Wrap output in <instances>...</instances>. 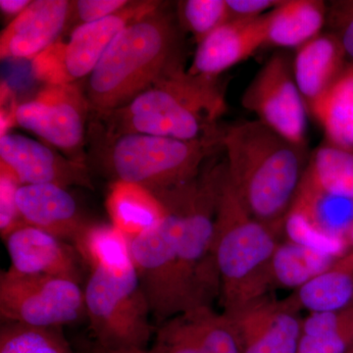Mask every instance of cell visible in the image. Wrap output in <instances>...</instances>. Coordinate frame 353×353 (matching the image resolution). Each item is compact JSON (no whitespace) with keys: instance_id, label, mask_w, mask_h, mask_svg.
<instances>
[{"instance_id":"ac0fdd59","label":"cell","mask_w":353,"mask_h":353,"mask_svg":"<svg viewBox=\"0 0 353 353\" xmlns=\"http://www.w3.org/2000/svg\"><path fill=\"white\" fill-rule=\"evenodd\" d=\"M71 1L36 0L0 37L1 58L34 59L63 36L68 25Z\"/></svg>"},{"instance_id":"44dd1931","label":"cell","mask_w":353,"mask_h":353,"mask_svg":"<svg viewBox=\"0 0 353 353\" xmlns=\"http://www.w3.org/2000/svg\"><path fill=\"white\" fill-rule=\"evenodd\" d=\"M327 18L321 0H282L267 14L266 44L297 50L322 34Z\"/></svg>"},{"instance_id":"83f0119b","label":"cell","mask_w":353,"mask_h":353,"mask_svg":"<svg viewBox=\"0 0 353 353\" xmlns=\"http://www.w3.org/2000/svg\"><path fill=\"white\" fill-rule=\"evenodd\" d=\"M0 353H73L58 329L34 328L4 323Z\"/></svg>"},{"instance_id":"7c38bea8","label":"cell","mask_w":353,"mask_h":353,"mask_svg":"<svg viewBox=\"0 0 353 353\" xmlns=\"http://www.w3.org/2000/svg\"><path fill=\"white\" fill-rule=\"evenodd\" d=\"M241 104L257 119L294 145L306 148L307 114L292 72V58L272 55L245 88Z\"/></svg>"},{"instance_id":"cb8c5ba5","label":"cell","mask_w":353,"mask_h":353,"mask_svg":"<svg viewBox=\"0 0 353 353\" xmlns=\"http://www.w3.org/2000/svg\"><path fill=\"white\" fill-rule=\"evenodd\" d=\"M290 210L303 215L321 233L347 243L353 227V199L327 194L303 180Z\"/></svg>"},{"instance_id":"7402d4cb","label":"cell","mask_w":353,"mask_h":353,"mask_svg":"<svg viewBox=\"0 0 353 353\" xmlns=\"http://www.w3.org/2000/svg\"><path fill=\"white\" fill-rule=\"evenodd\" d=\"M299 309L310 313L341 310L353 303V250L290 297Z\"/></svg>"},{"instance_id":"74e56055","label":"cell","mask_w":353,"mask_h":353,"mask_svg":"<svg viewBox=\"0 0 353 353\" xmlns=\"http://www.w3.org/2000/svg\"><path fill=\"white\" fill-rule=\"evenodd\" d=\"M347 243L348 245L353 246V227L352 231H350V234H348Z\"/></svg>"},{"instance_id":"277c9868","label":"cell","mask_w":353,"mask_h":353,"mask_svg":"<svg viewBox=\"0 0 353 353\" xmlns=\"http://www.w3.org/2000/svg\"><path fill=\"white\" fill-rule=\"evenodd\" d=\"M161 6L129 23L88 77L85 94L94 116L123 108L183 65L178 29Z\"/></svg>"},{"instance_id":"ba28073f","label":"cell","mask_w":353,"mask_h":353,"mask_svg":"<svg viewBox=\"0 0 353 353\" xmlns=\"http://www.w3.org/2000/svg\"><path fill=\"white\" fill-rule=\"evenodd\" d=\"M0 316L3 323L58 329L88 317L85 292L70 279L1 272Z\"/></svg>"},{"instance_id":"4dcf8cb0","label":"cell","mask_w":353,"mask_h":353,"mask_svg":"<svg viewBox=\"0 0 353 353\" xmlns=\"http://www.w3.org/2000/svg\"><path fill=\"white\" fill-rule=\"evenodd\" d=\"M15 176L6 167L1 165L0 172V234L1 238L6 239L14 230L17 229L25 223L21 219L17 203L16 192L19 188Z\"/></svg>"},{"instance_id":"8d00e7d4","label":"cell","mask_w":353,"mask_h":353,"mask_svg":"<svg viewBox=\"0 0 353 353\" xmlns=\"http://www.w3.org/2000/svg\"><path fill=\"white\" fill-rule=\"evenodd\" d=\"M90 353H153L152 350H146L145 348H125V350H109L101 345H95Z\"/></svg>"},{"instance_id":"2e32d148","label":"cell","mask_w":353,"mask_h":353,"mask_svg":"<svg viewBox=\"0 0 353 353\" xmlns=\"http://www.w3.org/2000/svg\"><path fill=\"white\" fill-rule=\"evenodd\" d=\"M267 14L252 19L230 20L210 32L197 43L188 73L217 79L252 57L266 44Z\"/></svg>"},{"instance_id":"7a4b0ae2","label":"cell","mask_w":353,"mask_h":353,"mask_svg":"<svg viewBox=\"0 0 353 353\" xmlns=\"http://www.w3.org/2000/svg\"><path fill=\"white\" fill-rule=\"evenodd\" d=\"M228 176L255 219L283 233L307 166L306 148L294 145L259 120L223 130Z\"/></svg>"},{"instance_id":"8992f818","label":"cell","mask_w":353,"mask_h":353,"mask_svg":"<svg viewBox=\"0 0 353 353\" xmlns=\"http://www.w3.org/2000/svg\"><path fill=\"white\" fill-rule=\"evenodd\" d=\"M226 160L201 172L194 182L161 199L164 208L176 211L180 234L176 245V275L183 313L212 306L220 296V279L213 253L218 199Z\"/></svg>"},{"instance_id":"52a82bcc","label":"cell","mask_w":353,"mask_h":353,"mask_svg":"<svg viewBox=\"0 0 353 353\" xmlns=\"http://www.w3.org/2000/svg\"><path fill=\"white\" fill-rule=\"evenodd\" d=\"M223 131L209 138L182 141L150 134L97 139V157L114 181L143 188L157 199L189 185L203 162L222 148Z\"/></svg>"},{"instance_id":"3957f363","label":"cell","mask_w":353,"mask_h":353,"mask_svg":"<svg viewBox=\"0 0 353 353\" xmlns=\"http://www.w3.org/2000/svg\"><path fill=\"white\" fill-rule=\"evenodd\" d=\"M226 110L217 79L190 75L183 65L158 79L123 108L94 116L97 139L129 134L182 141L217 136L216 122Z\"/></svg>"},{"instance_id":"6da1fadb","label":"cell","mask_w":353,"mask_h":353,"mask_svg":"<svg viewBox=\"0 0 353 353\" xmlns=\"http://www.w3.org/2000/svg\"><path fill=\"white\" fill-rule=\"evenodd\" d=\"M75 248L90 268L83 292L97 345L145 348L152 317L127 236L113 225H92Z\"/></svg>"},{"instance_id":"f1b7e54d","label":"cell","mask_w":353,"mask_h":353,"mask_svg":"<svg viewBox=\"0 0 353 353\" xmlns=\"http://www.w3.org/2000/svg\"><path fill=\"white\" fill-rule=\"evenodd\" d=\"M178 15L183 30L201 43L210 32L232 20L227 0H185L178 2Z\"/></svg>"},{"instance_id":"9c48e42d","label":"cell","mask_w":353,"mask_h":353,"mask_svg":"<svg viewBox=\"0 0 353 353\" xmlns=\"http://www.w3.org/2000/svg\"><path fill=\"white\" fill-rule=\"evenodd\" d=\"M159 1L131 2L105 19L70 31L32 61L34 77L46 85L74 83L92 73L109 44L129 23L157 8Z\"/></svg>"},{"instance_id":"1f68e13d","label":"cell","mask_w":353,"mask_h":353,"mask_svg":"<svg viewBox=\"0 0 353 353\" xmlns=\"http://www.w3.org/2000/svg\"><path fill=\"white\" fill-rule=\"evenodd\" d=\"M130 3L131 1H128V0H77V1H71L67 29L73 30L79 26L105 19L109 16H112L123 10Z\"/></svg>"},{"instance_id":"e0dca14e","label":"cell","mask_w":353,"mask_h":353,"mask_svg":"<svg viewBox=\"0 0 353 353\" xmlns=\"http://www.w3.org/2000/svg\"><path fill=\"white\" fill-rule=\"evenodd\" d=\"M16 203L26 225L39 228L75 246L92 226L75 197L57 185H20Z\"/></svg>"},{"instance_id":"ffe728a7","label":"cell","mask_w":353,"mask_h":353,"mask_svg":"<svg viewBox=\"0 0 353 353\" xmlns=\"http://www.w3.org/2000/svg\"><path fill=\"white\" fill-rule=\"evenodd\" d=\"M203 353H241L231 320L212 306H202L172 318L159 327Z\"/></svg>"},{"instance_id":"4316f807","label":"cell","mask_w":353,"mask_h":353,"mask_svg":"<svg viewBox=\"0 0 353 353\" xmlns=\"http://www.w3.org/2000/svg\"><path fill=\"white\" fill-rule=\"evenodd\" d=\"M336 259L292 241L279 243L271 264L274 287L299 290L329 269Z\"/></svg>"},{"instance_id":"5b68a950","label":"cell","mask_w":353,"mask_h":353,"mask_svg":"<svg viewBox=\"0 0 353 353\" xmlns=\"http://www.w3.org/2000/svg\"><path fill=\"white\" fill-rule=\"evenodd\" d=\"M278 234L243 205L226 172L218 199L213 253L223 312L231 313L270 294L271 264Z\"/></svg>"},{"instance_id":"603a6c76","label":"cell","mask_w":353,"mask_h":353,"mask_svg":"<svg viewBox=\"0 0 353 353\" xmlns=\"http://www.w3.org/2000/svg\"><path fill=\"white\" fill-rule=\"evenodd\" d=\"M309 114L322 127L326 141L353 150V64L345 67Z\"/></svg>"},{"instance_id":"836d02e7","label":"cell","mask_w":353,"mask_h":353,"mask_svg":"<svg viewBox=\"0 0 353 353\" xmlns=\"http://www.w3.org/2000/svg\"><path fill=\"white\" fill-rule=\"evenodd\" d=\"M282 0H227L233 19H252L270 12Z\"/></svg>"},{"instance_id":"484cf974","label":"cell","mask_w":353,"mask_h":353,"mask_svg":"<svg viewBox=\"0 0 353 353\" xmlns=\"http://www.w3.org/2000/svg\"><path fill=\"white\" fill-rule=\"evenodd\" d=\"M303 180L327 194L353 199V150L325 141L308 158Z\"/></svg>"},{"instance_id":"30bf717a","label":"cell","mask_w":353,"mask_h":353,"mask_svg":"<svg viewBox=\"0 0 353 353\" xmlns=\"http://www.w3.org/2000/svg\"><path fill=\"white\" fill-rule=\"evenodd\" d=\"M165 210L157 224L128 238L152 317L160 325L183 313L176 275L180 218L174 209Z\"/></svg>"},{"instance_id":"f546056e","label":"cell","mask_w":353,"mask_h":353,"mask_svg":"<svg viewBox=\"0 0 353 353\" xmlns=\"http://www.w3.org/2000/svg\"><path fill=\"white\" fill-rule=\"evenodd\" d=\"M283 232L288 241L326 253L334 259H340L345 255L350 246L345 240L333 238L318 231L303 215L294 210H290L285 218Z\"/></svg>"},{"instance_id":"d590c367","label":"cell","mask_w":353,"mask_h":353,"mask_svg":"<svg viewBox=\"0 0 353 353\" xmlns=\"http://www.w3.org/2000/svg\"><path fill=\"white\" fill-rule=\"evenodd\" d=\"M31 2L29 0H1L0 8L6 15H16L17 17L30 6Z\"/></svg>"},{"instance_id":"9a60e30c","label":"cell","mask_w":353,"mask_h":353,"mask_svg":"<svg viewBox=\"0 0 353 353\" xmlns=\"http://www.w3.org/2000/svg\"><path fill=\"white\" fill-rule=\"evenodd\" d=\"M3 241L10 259L9 273L52 276L80 283L82 257L75 246L67 241L26 224L14 230Z\"/></svg>"},{"instance_id":"d6986e66","label":"cell","mask_w":353,"mask_h":353,"mask_svg":"<svg viewBox=\"0 0 353 353\" xmlns=\"http://www.w3.org/2000/svg\"><path fill=\"white\" fill-rule=\"evenodd\" d=\"M343 44L333 32L320 34L297 48L292 72L308 113L347 66Z\"/></svg>"},{"instance_id":"d6a6232c","label":"cell","mask_w":353,"mask_h":353,"mask_svg":"<svg viewBox=\"0 0 353 353\" xmlns=\"http://www.w3.org/2000/svg\"><path fill=\"white\" fill-rule=\"evenodd\" d=\"M332 32L338 37L343 50L353 59V1L334 2L328 9Z\"/></svg>"},{"instance_id":"d4e9b609","label":"cell","mask_w":353,"mask_h":353,"mask_svg":"<svg viewBox=\"0 0 353 353\" xmlns=\"http://www.w3.org/2000/svg\"><path fill=\"white\" fill-rule=\"evenodd\" d=\"M108 210L114 227L127 238L150 229L166 210L157 197L138 185L116 182L109 192Z\"/></svg>"},{"instance_id":"8fae6325","label":"cell","mask_w":353,"mask_h":353,"mask_svg":"<svg viewBox=\"0 0 353 353\" xmlns=\"http://www.w3.org/2000/svg\"><path fill=\"white\" fill-rule=\"evenodd\" d=\"M90 114L85 90L78 83L46 85L30 101L14 110V121L72 161L85 163V126Z\"/></svg>"},{"instance_id":"4fadbf2b","label":"cell","mask_w":353,"mask_h":353,"mask_svg":"<svg viewBox=\"0 0 353 353\" xmlns=\"http://www.w3.org/2000/svg\"><path fill=\"white\" fill-rule=\"evenodd\" d=\"M292 299L271 294L225 313L236 329L241 353H297L303 321Z\"/></svg>"},{"instance_id":"e575fe53","label":"cell","mask_w":353,"mask_h":353,"mask_svg":"<svg viewBox=\"0 0 353 353\" xmlns=\"http://www.w3.org/2000/svg\"><path fill=\"white\" fill-rule=\"evenodd\" d=\"M152 352L153 353H203L194 345L179 340L160 328L158 329Z\"/></svg>"},{"instance_id":"5bb4252c","label":"cell","mask_w":353,"mask_h":353,"mask_svg":"<svg viewBox=\"0 0 353 353\" xmlns=\"http://www.w3.org/2000/svg\"><path fill=\"white\" fill-rule=\"evenodd\" d=\"M0 160L20 185H57L65 189L80 185L92 189L85 164L72 161L50 146L22 134H1Z\"/></svg>"}]
</instances>
